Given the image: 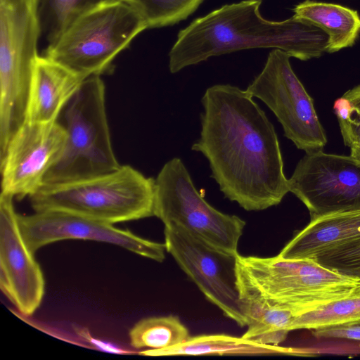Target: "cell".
<instances>
[{
    "instance_id": "cell-15",
    "label": "cell",
    "mask_w": 360,
    "mask_h": 360,
    "mask_svg": "<svg viewBox=\"0 0 360 360\" xmlns=\"http://www.w3.org/2000/svg\"><path fill=\"white\" fill-rule=\"evenodd\" d=\"M85 79L44 56H39L30 84L25 122L57 121Z\"/></svg>"
},
{
    "instance_id": "cell-26",
    "label": "cell",
    "mask_w": 360,
    "mask_h": 360,
    "mask_svg": "<svg viewBox=\"0 0 360 360\" xmlns=\"http://www.w3.org/2000/svg\"><path fill=\"white\" fill-rule=\"evenodd\" d=\"M350 155L360 161V141L352 143L349 146Z\"/></svg>"
},
{
    "instance_id": "cell-16",
    "label": "cell",
    "mask_w": 360,
    "mask_h": 360,
    "mask_svg": "<svg viewBox=\"0 0 360 360\" xmlns=\"http://www.w3.org/2000/svg\"><path fill=\"white\" fill-rule=\"evenodd\" d=\"M360 242V209L311 219L281 250L283 259H312L333 248Z\"/></svg>"
},
{
    "instance_id": "cell-5",
    "label": "cell",
    "mask_w": 360,
    "mask_h": 360,
    "mask_svg": "<svg viewBox=\"0 0 360 360\" xmlns=\"http://www.w3.org/2000/svg\"><path fill=\"white\" fill-rule=\"evenodd\" d=\"M148 29L143 16L120 0H104L75 21L43 56L87 78L110 74L114 60Z\"/></svg>"
},
{
    "instance_id": "cell-1",
    "label": "cell",
    "mask_w": 360,
    "mask_h": 360,
    "mask_svg": "<svg viewBox=\"0 0 360 360\" xmlns=\"http://www.w3.org/2000/svg\"><path fill=\"white\" fill-rule=\"evenodd\" d=\"M201 103V130L191 150L207 160L224 197L247 211L278 205L289 192L277 134L246 91L210 86Z\"/></svg>"
},
{
    "instance_id": "cell-23",
    "label": "cell",
    "mask_w": 360,
    "mask_h": 360,
    "mask_svg": "<svg viewBox=\"0 0 360 360\" xmlns=\"http://www.w3.org/2000/svg\"><path fill=\"white\" fill-rule=\"evenodd\" d=\"M312 259L326 268L360 280V242L330 249Z\"/></svg>"
},
{
    "instance_id": "cell-20",
    "label": "cell",
    "mask_w": 360,
    "mask_h": 360,
    "mask_svg": "<svg viewBox=\"0 0 360 360\" xmlns=\"http://www.w3.org/2000/svg\"><path fill=\"white\" fill-rule=\"evenodd\" d=\"M104 0H40L41 33L48 44L54 42L82 15Z\"/></svg>"
},
{
    "instance_id": "cell-12",
    "label": "cell",
    "mask_w": 360,
    "mask_h": 360,
    "mask_svg": "<svg viewBox=\"0 0 360 360\" xmlns=\"http://www.w3.org/2000/svg\"><path fill=\"white\" fill-rule=\"evenodd\" d=\"M66 132L58 120L24 122L0 155L1 192L19 200L35 193L63 151Z\"/></svg>"
},
{
    "instance_id": "cell-7",
    "label": "cell",
    "mask_w": 360,
    "mask_h": 360,
    "mask_svg": "<svg viewBox=\"0 0 360 360\" xmlns=\"http://www.w3.org/2000/svg\"><path fill=\"white\" fill-rule=\"evenodd\" d=\"M40 0H0V155L24 123L41 36Z\"/></svg>"
},
{
    "instance_id": "cell-8",
    "label": "cell",
    "mask_w": 360,
    "mask_h": 360,
    "mask_svg": "<svg viewBox=\"0 0 360 360\" xmlns=\"http://www.w3.org/2000/svg\"><path fill=\"white\" fill-rule=\"evenodd\" d=\"M154 216L178 225L210 245L237 255L245 221L208 203L197 190L183 161H167L155 179Z\"/></svg>"
},
{
    "instance_id": "cell-4",
    "label": "cell",
    "mask_w": 360,
    "mask_h": 360,
    "mask_svg": "<svg viewBox=\"0 0 360 360\" xmlns=\"http://www.w3.org/2000/svg\"><path fill=\"white\" fill-rule=\"evenodd\" d=\"M155 179L129 165L99 176L44 184L29 196L34 211L60 210L108 224L154 216Z\"/></svg>"
},
{
    "instance_id": "cell-13",
    "label": "cell",
    "mask_w": 360,
    "mask_h": 360,
    "mask_svg": "<svg viewBox=\"0 0 360 360\" xmlns=\"http://www.w3.org/2000/svg\"><path fill=\"white\" fill-rule=\"evenodd\" d=\"M18 221L22 238L34 254L56 241L82 239L114 244L158 262L165 258V243L151 241L111 224L68 212L43 210L29 215L18 214Z\"/></svg>"
},
{
    "instance_id": "cell-25",
    "label": "cell",
    "mask_w": 360,
    "mask_h": 360,
    "mask_svg": "<svg viewBox=\"0 0 360 360\" xmlns=\"http://www.w3.org/2000/svg\"><path fill=\"white\" fill-rule=\"evenodd\" d=\"M312 333L316 338H333L360 340V323L320 328L313 330Z\"/></svg>"
},
{
    "instance_id": "cell-11",
    "label": "cell",
    "mask_w": 360,
    "mask_h": 360,
    "mask_svg": "<svg viewBox=\"0 0 360 360\" xmlns=\"http://www.w3.org/2000/svg\"><path fill=\"white\" fill-rule=\"evenodd\" d=\"M288 189L311 219L360 209V161L322 150L306 153L288 179Z\"/></svg>"
},
{
    "instance_id": "cell-14",
    "label": "cell",
    "mask_w": 360,
    "mask_h": 360,
    "mask_svg": "<svg viewBox=\"0 0 360 360\" xmlns=\"http://www.w3.org/2000/svg\"><path fill=\"white\" fill-rule=\"evenodd\" d=\"M14 197L0 195V287L24 315L30 316L39 307L44 294L42 271L21 234Z\"/></svg>"
},
{
    "instance_id": "cell-21",
    "label": "cell",
    "mask_w": 360,
    "mask_h": 360,
    "mask_svg": "<svg viewBox=\"0 0 360 360\" xmlns=\"http://www.w3.org/2000/svg\"><path fill=\"white\" fill-rule=\"evenodd\" d=\"M360 323V292L335 300L296 317L292 330Z\"/></svg>"
},
{
    "instance_id": "cell-18",
    "label": "cell",
    "mask_w": 360,
    "mask_h": 360,
    "mask_svg": "<svg viewBox=\"0 0 360 360\" xmlns=\"http://www.w3.org/2000/svg\"><path fill=\"white\" fill-rule=\"evenodd\" d=\"M295 350L279 345H266L226 334L200 335L184 342L162 349H145L146 356H198V355H266L291 354Z\"/></svg>"
},
{
    "instance_id": "cell-17",
    "label": "cell",
    "mask_w": 360,
    "mask_h": 360,
    "mask_svg": "<svg viewBox=\"0 0 360 360\" xmlns=\"http://www.w3.org/2000/svg\"><path fill=\"white\" fill-rule=\"evenodd\" d=\"M293 12V16L319 27L328 35V53L352 46L360 34L357 11L340 4L305 0L296 5Z\"/></svg>"
},
{
    "instance_id": "cell-9",
    "label": "cell",
    "mask_w": 360,
    "mask_h": 360,
    "mask_svg": "<svg viewBox=\"0 0 360 360\" xmlns=\"http://www.w3.org/2000/svg\"><path fill=\"white\" fill-rule=\"evenodd\" d=\"M290 58L284 51L274 49L245 90L273 112L287 139L309 153L322 150L327 138L313 99L294 72Z\"/></svg>"
},
{
    "instance_id": "cell-10",
    "label": "cell",
    "mask_w": 360,
    "mask_h": 360,
    "mask_svg": "<svg viewBox=\"0 0 360 360\" xmlns=\"http://www.w3.org/2000/svg\"><path fill=\"white\" fill-rule=\"evenodd\" d=\"M166 250L224 316L246 326L237 285L236 257L219 250L174 224L165 225Z\"/></svg>"
},
{
    "instance_id": "cell-22",
    "label": "cell",
    "mask_w": 360,
    "mask_h": 360,
    "mask_svg": "<svg viewBox=\"0 0 360 360\" xmlns=\"http://www.w3.org/2000/svg\"><path fill=\"white\" fill-rule=\"evenodd\" d=\"M135 8L148 29L178 23L198 8L203 0H120Z\"/></svg>"
},
{
    "instance_id": "cell-24",
    "label": "cell",
    "mask_w": 360,
    "mask_h": 360,
    "mask_svg": "<svg viewBox=\"0 0 360 360\" xmlns=\"http://www.w3.org/2000/svg\"><path fill=\"white\" fill-rule=\"evenodd\" d=\"M343 96L351 105L350 113L343 120H338L345 145L360 141V84L347 91Z\"/></svg>"
},
{
    "instance_id": "cell-19",
    "label": "cell",
    "mask_w": 360,
    "mask_h": 360,
    "mask_svg": "<svg viewBox=\"0 0 360 360\" xmlns=\"http://www.w3.org/2000/svg\"><path fill=\"white\" fill-rule=\"evenodd\" d=\"M129 337L136 349H162L184 342L190 335L178 316L169 315L140 320L130 329Z\"/></svg>"
},
{
    "instance_id": "cell-3",
    "label": "cell",
    "mask_w": 360,
    "mask_h": 360,
    "mask_svg": "<svg viewBox=\"0 0 360 360\" xmlns=\"http://www.w3.org/2000/svg\"><path fill=\"white\" fill-rule=\"evenodd\" d=\"M240 295L286 305L299 315L360 292V280L342 275L313 259L236 257Z\"/></svg>"
},
{
    "instance_id": "cell-6",
    "label": "cell",
    "mask_w": 360,
    "mask_h": 360,
    "mask_svg": "<svg viewBox=\"0 0 360 360\" xmlns=\"http://www.w3.org/2000/svg\"><path fill=\"white\" fill-rule=\"evenodd\" d=\"M66 141L62 155L46 173L44 184H63L117 169L101 76L86 78L63 109Z\"/></svg>"
},
{
    "instance_id": "cell-2",
    "label": "cell",
    "mask_w": 360,
    "mask_h": 360,
    "mask_svg": "<svg viewBox=\"0 0 360 360\" xmlns=\"http://www.w3.org/2000/svg\"><path fill=\"white\" fill-rule=\"evenodd\" d=\"M261 3L226 4L192 21L179 31L169 51L170 72L248 49H278L301 60L327 52L328 37L321 28L293 15L282 21L265 19L259 11Z\"/></svg>"
}]
</instances>
